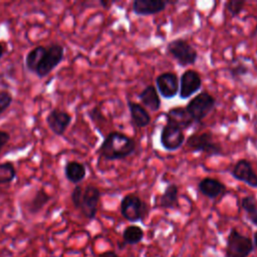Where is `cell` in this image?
<instances>
[{"label":"cell","mask_w":257,"mask_h":257,"mask_svg":"<svg viewBox=\"0 0 257 257\" xmlns=\"http://www.w3.org/2000/svg\"><path fill=\"white\" fill-rule=\"evenodd\" d=\"M65 179L73 185H78L86 177V167L77 161H69L63 168Z\"/></svg>","instance_id":"cell-19"},{"label":"cell","mask_w":257,"mask_h":257,"mask_svg":"<svg viewBox=\"0 0 257 257\" xmlns=\"http://www.w3.org/2000/svg\"><path fill=\"white\" fill-rule=\"evenodd\" d=\"M137 150V143L120 132L108 133L100 144L97 153L106 161L124 160L131 157Z\"/></svg>","instance_id":"cell-1"},{"label":"cell","mask_w":257,"mask_h":257,"mask_svg":"<svg viewBox=\"0 0 257 257\" xmlns=\"http://www.w3.org/2000/svg\"><path fill=\"white\" fill-rule=\"evenodd\" d=\"M179 205V188L175 183H169L159 197V207L174 209Z\"/></svg>","instance_id":"cell-20"},{"label":"cell","mask_w":257,"mask_h":257,"mask_svg":"<svg viewBox=\"0 0 257 257\" xmlns=\"http://www.w3.org/2000/svg\"><path fill=\"white\" fill-rule=\"evenodd\" d=\"M48 128L57 137L63 136L67 127L72 121V116L65 110L60 108L51 109L45 117Z\"/></svg>","instance_id":"cell-12"},{"label":"cell","mask_w":257,"mask_h":257,"mask_svg":"<svg viewBox=\"0 0 257 257\" xmlns=\"http://www.w3.org/2000/svg\"><path fill=\"white\" fill-rule=\"evenodd\" d=\"M51 200V196L42 188L38 189L33 197L27 202L26 209L29 214L36 215L38 214Z\"/></svg>","instance_id":"cell-21"},{"label":"cell","mask_w":257,"mask_h":257,"mask_svg":"<svg viewBox=\"0 0 257 257\" xmlns=\"http://www.w3.org/2000/svg\"><path fill=\"white\" fill-rule=\"evenodd\" d=\"M139 99L141 100V104L148 110L152 112H157L162 105V100L160 94L154 85L146 86L140 93Z\"/></svg>","instance_id":"cell-18"},{"label":"cell","mask_w":257,"mask_h":257,"mask_svg":"<svg viewBox=\"0 0 257 257\" xmlns=\"http://www.w3.org/2000/svg\"><path fill=\"white\" fill-rule=\"evenodd\" d=\"M168 1L164 0H135L132 4V11L138 16L156 15L164 11Z\"/></svg>","instance_id":"cell-14"},{"label":"cell","mask_w":257,"mask_h":257,"mask_svg":"<svg viewBox=\"0 0 257 257\" xmlns=\"http://www.w3.org/2000/svg\"><path fill=\"white\" fill-rule=\"evenodd\" d=\"M253 245L256 247V249H257V231H255L254 232V234H253Z\"/></svg>","instance_id":"cell-35"},{"label":"cell","mask_w":257,"mask_h":257,"mask_svg":"<svg viewBox=\"0 0 257 257\" xmlns=\"http://www.w3.org/2000/svg\"><path fill=\"white\" fill-rule=\"evenodd\" d=\"M244 5H245L244 0H231L226 2L225 7L232 17H236L243 11Z\"/></svg>","instance_id":"cell-27"},{"label":"cell","mask_w":257,"mask_h":257,"mask_svg":"<svg viewBox=\"0 0 257 257\" xmlns=\"http://www.w3.org/2000/svg\"><path fill=\"white\" fill-rule=\"evenodd\" d=\"M198 190L203 196L209 199H216L226 194L227 187L218 179L206 177L198 183Z\"/></svg>","instance_id":"cell-15"},{"label":"cell","mask_w":257,"mask_h":257,"mask_svg":"<svg viewBox=\"0 0 257 257\" xmlns=\"http://www.w3.org/2000/svg\"><path fill=\"white\" fill-rule=\"evenodd\" d=\"M241 208L246 214V218L251 224L257 226V201L252 195L245 196L241 199Z\"/></svg>","instance_id":"cell-23"},{"label":"cell","mask_w":257,"mask_h":257,"mask_svg":"<svg viewBox=\"0 0 257 257\" xmlns=\"http://www.w3.org/2000/svg\"><path fill=\"white\" fill-rule=\"evenodd\" d=\"M120 214L128 222L144 221L149 214V205L136 194L130 193L120 201Z\"/></svg>","instance_id":"cell-2"},{"label":"cell","mask_w":257,"mask_h":257,"mask_svg":"<svg viewBox=\"0 0 257 257\" xmlns=\"http://www.w3.org/2000/svg\"><path fill=\"white\" fill-rule=\"evenodd\" d=\"M64 59V47L58 42H51L46 46V51L41 58L35 74L39 78L49 75Z\"/></svg>","instance_id":"cell-5"},{"label":"cell","mask_w":257,"mask_h":257,"mask_svg":"<svg viewBox=\"0 0 257 257\" xmlns=\"http://www.w3.org/2000/svg\"><path fill=\"white\" fill-rule=\"evenodd\" d=\"M127 108L130 111L132 123L138 127L143 128L148 126L152 121V116L149 113V111L141 104L136 101L127 100L126 101Z\"/></svg>","instance_id":"cell-17"},{"label":"cell","mask_w":257,"mask_h":257,"mask_svg":"<svg viewBox=\"0 0 257 257\" xmlns=\"http://www.w3.org/2000/svg\"><path fill=\"white\" fill-rule=\"evenodd\" d=\"M156 88L165 99H172L179 94L180 80L178 75L172 71H166L156 77Z\"/></svg>","instance_id":"cell-11"},{"label":"cell","mask_w":257,"mask_h":257,"mask_svg":"<svg viewBox=\"0 0 257 257\" xmlns=\"http://www.w3.org/2000/svg\"><path fill=\"white\" fill-rule=\"evenodd\" d=\"M254 249L253 241L241 234L236 228H232L227 237L226 257H248Z\"/></svg>","instance_id":"cell-7"},{"label":"cell","mask_w":257,"mask_h":257,"mask_svg":"<svg viewBox=\"0 0 257 257\" xmlns=\"http://www.w3.org/2000/svg\"><path fill=\"white\" fill-rule=\"evenodd\" d=\"M97 257H119L116 253H114L113 251H106L100 255H98Z\"/></svg>","instance_id":"cell-33"},{"label":"cell","mask_w":257,"mask_h":257,"mask_svg":"<svg viewBox=\"0 0 257 257\" xmlns=\"http://www.w3.org/2000/svg\"><path fill=\"white\" fill-rule=\"evenodd\" d=\"M165 116H166L167 122H170L179 126L183 132L185 130L190 128L195 123L193 118L187 112L186 108L182 106H176V107L170 108L166 112Z\"/></svg>","instance_id":"cell-16"},{"label":"cell","mask_w":257,"mask_h":257,"mask_svg":"<svg viewBox=\"0 0 257 257\" xmlns=\"http://www.w3.org/2000/svg\"><path fill=\"white\" fill-rule=\"evenodd\" d=\"M186 142L184 132L177 125L166 122L160 133V143L164 150L175 152L179 150Z\"/></svg>","instance_id":"cell-9"},{"label":"cell","mask_w":257,"mask_h":257,"mask_svg":"<svg viewBox=\"0 0 257 257\" xmlns=\"http://www.w3.org/2000/svg\"><path fill=\"white\" fill-rule=\"evenodd\" d=\"M215 106V97L207 91H202L191 98L185 108L195 123H197L201 122L206 116H208L213 111Z\"/></svg>","instance_id":"cell-3"},{"label":"cell","mask_w":257,"mask_h":257,"mask_svg":"<svg viewBox=\"0 0 257 257\" xmlns=\"http://www.w3.org/2000/svg\"><path fill=\"white\" fill-rule=\"evenodd\" d=\"M228 71H229V75L232 79L240 80L243 76H245L249 73V67L245 62L236 60L234 63H232L229 66Z\"/></svg>","instance_id":"cell-26"},{"label":"cell","mask_w":257,"mask_h":257,"mask_svg":"<svg viewBox=\"0 0 257 257\" xmlns=\"http://www.w3.org/2000/svg\"><path fill=\"white\" fill-rule=\"evenodd\" d=\"M167 51L182 67L193 65L198 59V51L184 38H175L167 44Z\"/></svg>","instance_id":"cell-4"},{"label":"cell","mask_w":257,"mask_h":257,"mask_svg":"<svg viewBox=\"0 0 257 257\" xmlns=\"http://www.w3.org/2000/svg\"><path fill=\"white\" fill-rule=\"evenodd\" d=\"M16 178V169L11 162L0 163V185L10 184Z\"/></svg>","instance_id":"cell-25"},{"label":"cell","mask_w":257,"mask_h":257,"mask_svg":"<svg viewBox=\"0 0 257 257\" xmlns=\"http://www.w3.org/2000/svg\"><path fill=\"white\" fill-rule=\"evenodd\" d=\"M10 140V135L8 132L0 130V153L2 152L3 148L7 145Z\"/></svg>","instance_id":"cell-30"},{"label":"cell","mask_w":257,"mask_h":257,"mask_svg":"<svg viewBox=\"0 0 257 257\" xmlns=\"http://www.w3.org/2000/svg\"><path fill=\"white\" fill-rule=\"evenodd\" d=\"M186 146L191 152L203 153L207 157H215L223 154L220 144L215 142L212 134L207 132L191 135L186 140Z\"/></svg>","instance_id":"cell-6"},{"label":"cell","mask_w":257,"mask_h":257,"mask_svg":"<svg viewBox=\"0 0 257 257\" xmlns=\"http://www.w3.org/2000/svg\"><path fill=\"white\" fill-rule=\"evenodd\" d=\"M100 196V190L94 185L89 184L83 188L78 210L86 219L93 220L95 218Z\"/></svg>","instance_id":"cell-8"},{"label":"cell","mask_w":257,"mask_h":257,"mask_svg":"<svg viewBox=\"0 0 257 257\" xmlns=\"http://www.w3.org/2000/svg\"><path fill=\"white\" fill-rule=\"evenodd\" d=\"M4 53H5V47H4L3 43H1V42H0V60H1V58L3 57Z\"/></svg>","instance_id":"cell-34"},{"label":"cell","mask_w":257,"mask_h":257,"mask_svg":"<svg viewBox=\"0 0 257 257\" xmlns=\"http://www.w3.org/2000/svg\"><path fill=\"white\" fill-rule=\"evenodd\" d=\"M231 176L249 187L257 188V174L255 173L252 164L247 159H240L230 171Z\"/></svg>","instance_id":"cell-13"},{"label":"cell","mask_w":257,"mask_h":257,"mask_svg":"<svg viewBox=\"0 0 257 257\" xmlns=\"http://www.w3.org/2000/svg\"><path fill=\"white\" fill-rule=\"evenodd\" d=\"M88 115H89V117H90L92 120H98L99 118L105 119L104 116L102 115L101 111L99 110V108H98L97 106H94V107L88 112Z\"/></svg>","instance_id":"cell-31"},{"label":"cell","mask_w":257,"mask_h":257,"mask_svg":"<svg viewBox=\"0 0 257 257\" xmlns=\"http://www.w3.org/2000/svg\"><path fill=\"white\" fill-rule=\"evenodd\" d=\"M82 191H83V187H81L80 185H75L70 193V200L75 209H78L79 207Z\"/></svg>","instance_id":"cell-29"},{"label":"cell","mask_w":257,"mask_h":257,"mask_svg":"<svg viewBox=\"0 0 257 257\" xmlns=\"http://www.w3.org/2000/svg\"><path fill=\"white\" fill-rule=\"evenodd\" d=\"M180 80V88H179V97L181 99H188L195 93H197L202 87V77L199 72L195 69H187L185 70Z\"/></svg>","instance_id":"cell-10"},{"label":"cell","mask_w":257,"mask_h":257,"mask_svg":"<svg viewBox=\"0 0 257 257\" xmlns=\"http://www.w3.org/2000/svg\"><path fill=\"white\" fill-rule=\"evenodd\" d=\"M144 235V230L140 226L130 225L122 232V240L124 244L136 245L143 240Z\"/></svg>","instance_id":"cell-24"},{"label":"cell","mask_w":257,"mask_h":257,"mask_svg":"<svg viewBox=\"0 0 257 257\" xmlns=\"http://www.w3.org/2000/svg\"><path fill=\"white\" fill-rule=\"evenodd\" d=\"M13 96L8 90H0V115L11 105Z\"/></svg>","instance_id":"cell-28"},{"label":"cell","mask_w":257,"mask_h":257,"mask_svg":"<svg viewBox=\"0 0 257 257\" xmlns=\"http://www.w3.org/2000/svg\"><path fill=\"white\" fill-rule=\"evenodd\" d=\"M45 51H46V46L38 45L27 52L25 59H24V65H25V68L29 72L35 73V70H36L41 58L43 57Z\"/></svg>","instance_id":"cell-22"},{"label":"cell","mask_w":257,"mask_h":257,"mask_svg":"<svg viewBox=\"0 0 257 257\" xmlns=\"http://www.w3.org/2000/svg\"><path fill=\"white\" fill-rule=\"evenodd\" d=\"M114 3H115V1H104V0L99 1L100 6H101L102 8H104V9H109Z\"/></svg>","instance_id":"cell-32"}]
</instances>
